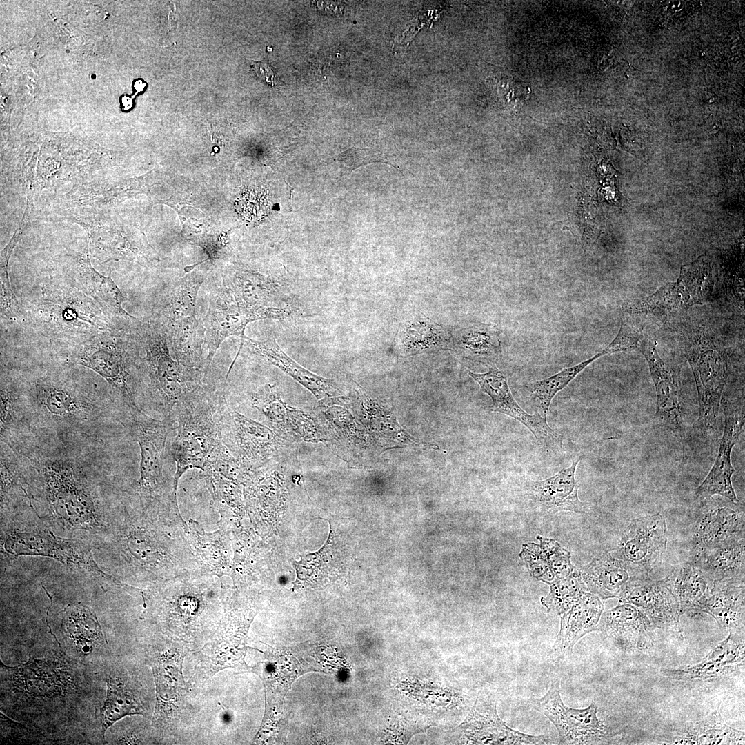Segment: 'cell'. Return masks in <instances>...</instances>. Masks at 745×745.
Masks as SVG:
<instances>
[{
  "instance_id": "cell-1",
  "label": "cell",
  "mask_w": 745,
  "mask_h": 745,
  "mask_svg": "<svg viewBox=\"0 0 745 745\" xmlns=\"http://www.w3.org/2000/svg\"><path fill=\"white\" fill-rule=\"evenodd\" d=\"M23 313L22 321L36 335L71 348L97 335L132 324L115 321L66 277L42 285Z\"/></svg>"
},
{
  "instance_id": "cell-2",
  "label": "cell",
  "mask_w": 745,
  "mask_h": 745,
  "mask_svg": "<svg viewBox=\"0 0 745 745\" xmlns=\"http://www.w3.org/2000/svg\"><path fill=\"white\" fill-rule=\"evenodd\" d=\"M137 322L97 335L71 348L70 360L102 377L130 419L142 412L137 399L146 375Z\"/></svg>"
},
{
  "instance_id": "cell-3",
  "label": "cell",
  "mask_w": 745,
  "mask_h": 745,
  "mask_svg": "<svg viewBox=\"0 0 745 745\" xmlns=\"http://www.w3.org/2000/svg\"><path fill=\"white\" fill-rule=\"evenodd\" d=\"M227 402L224 392L203 384L187 394L175 407L170 418L177 430L171 445L176 465L173 488L191 468L205 470L215 450L222 444L221 426Z\"/></svg>"
},
{
  "instance_id": "cell-4",
  "label": "cell",
  "mask_w": 745,
  "mask_h": 745,
  "mask_svg": "<svg viewBox=\"0 0 745 745\" xmlns=\"http://www.w3.org/2000/svg\"><path fill=\"white\" fill-rule=\"evenodd\" d=\"M667 325L693 372L701 428L704 433L716 437L719 407L727 377L726 355L709 334L687 316Z\"/></svg>"
},
{
  "instance_id": "cell-5",
  "label": "cell",
  "mask_w": 745,
  "mask_h": 745,
  "mask_svg": "<svg viewBox=\"0 0 745 745\" xmlns=\"http://www.w3.org/2000/svg\"><path fill=\"white\" fill-rule=\"evenodd\" d=\"M43 488L52 515L63 526L92 530L101 525L99 499L80 468L61 459L39 464Z\"/></svg>"
},
{
  "instance_id": "cell-6",
  "label": "cell",
  "mask_w": 745,
  "mask_h": 745,
  "mask_svg": "<svg viewBox=\"0 0 745 745\" xmlns=\"http://www.w3.org/2000/svg\"><path fill=\"white\" fill-rule=\"evenodd\" d=\"M138 332L149 379L147 395L155 408L169 419L176 405L204 383L193 381L179 365L165 331L154 319L139 321Z\"/></svg>"
},
{
  "instance_id": "cell-7",
  "label": "cell",
  "mask_w": 745,
  "mask_h": 745,
  "mask_svg": "<svg viewBox=\"0 0 745 745\" xmlns=\"http://www.w3.org/2000/svg\"><path fill=\"white\" fill-rule=\"evenodd\" d=\"M709 260L704 255L681 268L676 281L668 282L651 295L623 305L627 313L657 317L666 324L687 316L697 304L709 301L713 290Z\"/></svg>"
},
{
  "instance_id": "cell-8",
  "label": "cell",
  "mask_w": 745,
  "mask_h": 745,
  "mask_svg": "<svg viewBox=\"0 0 745 745\" xmlns=\"http://www.w3.org/2000/svg\"><path fill=\"white\" fill-rule=\"evenodd\" d=\"M529 702L555 726L560 744H597L607 737V727L597 715V705L591 703L580 709L566 706L562 700L559 681L552 682L541 698L531 699Z\"/></svg>"
},
{
  "instance_id": "cell-9",
  "label": "cell",
  "mask_w": 745,
  "mask_h": 745,
  "mask_svg": "<svg viewBox=\"0 0 745 745\" xmlns=\"http://www.w3.org/2000/svg\"><path fill=\"white\" fill-rule=\"evenodd\" d=\"M29 397L37 412L53 421L70 423L97 417L99 406L74 384L56 375L33 379Z\"/></svg>"
},
{
  "instance_id": "cell-10",
  "label": "cell",
  "mask_w": 745,
  "mask_h": 745,
  "mask_svg": "<svg viewBox=\"0 0 745 745\" xmlns=\"http://www.w3.org/2000/svg\"><path fill=\"white\" fill-rule=\"evenodd\" d=\"M3 547L12 556L48 557L93 575L107 577L97 566L88 548L74 540L59 537L49 530L32 528L12 531L4 539Z\"/></svg>"
},
{
  "instance_id": "cell-11",
  "label": "cell",
  "mask_w": 745,
  "mask_h": 745,
  "mask_svg": "<svg viewBox=\"0 0 745 745\" xmlns=\"http://www.w3.org/2000/svg\"><path fill=\"white\" fill-rule=\"evenodd\" d=\"M209 307L202 322L205 330V344L208 348L205 378L212 361L222 342L230 336H242L246 325L259 320L258 315L240 304L232 291L223 281L222 285H210Z\"/></svg>"
},
{
  "instance_id": "cell-12",
  "label": "cell",
  "mask_w": 745,
  "mask_h": 745,
  "mask_svg": "<svg viewBox=\"0 0 745 745\" xmlns=\"http://www.w3.org/2000/svg\"><path fill=\"white\" fill-rule=\"evenodd\" d=\"M131 422L141 454L139 490L145 499L152 498L159 496L164 488V450L168 435L175 429L174 423L166 418L153 419L143 411Z\"/></svg>"
},
{
  "instance_id": "cell-13",
  "label": "cell",
  "mask_w": 745,
  "mask_h": 745,
  "mask_svg": "<svg viewBox=\"0 0 745 745\" xmlns=\"http://www.w3.org/2000/svg\"><path fill=\"white\" fill-rule=\"evenodd\" d=\"M468 374L478 383L481 390L490 397L492 405L489 409L491 411L505 414L522 423L533 433L538 444L548 451L562 447L563 435L549 426L546 417L537 411L533 415L528 414L516 401L510 390L507 375L503 371L493 365L486 372L469 371Z\"/></svg>"
},
{
  "instance_id": "cell-14",
  "label": "cell",
  "mask_w": 745,
  "mask_h": 745,
  "mask_svg": "<svg viewBox=\"0 0 745 745\" xmlns=\"http://www.w3.org/2000/svg\"><path fill=\"white\" fill-rule=\"evenodd\" d=\"M617 598L620 604L636 606L657 634L682 637L679 604L663 579L653 580L648 577L633 582Z\"/></svg>"
},
{
  "instance_id": "cell-15",
  "label": "cell",
  "mask_w": 745,
  "mask_h": 745,
  "mask_svg": "<svg viewBox=\"0 0 745 745\" xmlns=\"http://www.w3.org/2000/svg\"><path fill=\"white\" fill-rule=\"evenodd\" d=\"M667 544L666 520L659 514L634 519L625 530L611 554L643 573L650 572L659 563Z\"/></svg>"
},
{
  "instance_id": "cell-16",
  "label": "cell",
  "mask_w": 745,
  "mask_h": 745,
  "mask_svg": "<svg viewBox=\"0 0 745 745\" xmlns=\"http://www.w3.org/2000/svg\"><path fill=\"white\" fill-rule=\"evenodd\" d=\"M67 218L86 230L92 254L101 262L121 259L148 260L145 246L127 237L108 212L97 210L87 214L70 215Z\"/></svg>"
},
{
  "instance_id": "cell-17",
  "label": "cell",
  "mask_w": 745,
  "mask_h": 745,
  "mask_svg": "<svg viewBox=\"0 0 745 745\" xmlns=\"http://www.w3.org/2000/svg\"><path fill=\"white\" fill-rule=\"evenodd\" d=\"M724 427L716 459L708 474L695 491L696 499L701 501L718 495L733 501H739L732 485L735 469L731 463V452L744 426V404L722 403Z\"/></svg>"
},
{
  "instance_id": "cell-18",
  "label": "cell",
  "mask_w": 745,
  "mask_h": 745,
  "mask_svg": "<svg viewBox=\"0 0 745 745\" xmlns=\"http://www.w3.org/2000/svg\"><path fill=\"white\" fill-rule=\"evenodd\" d=\"M744 506L725 497L702 501L692 535L693 553L745 533Z\"/></svg>"
},
{
  "instance_id": "cell-19",
  "label": "cell",
  "mask_w": 745,
  "mask_h": 745,
  "mask_svg": "<svg viewBox=\"0 0 745 745\" xmlns=\"http://www.w3.org/2000/svg\"><path fill=\"white\" fill-rule=\"evenodd\" d=\"M461 737L470 744H547L545 735H531L509 727L498 715L496 701L477 698L460 725Z\"/></svg>"
},
{
  "instance_id": "cell-20",
  "label": "cell",
  "mask_w": 745,
  "mask_h": 745,
  "mask_svg": "<svg viewBox=\"0 0 745 745\" xmlns=\"http://www.w3.org/2000/svg\"><path fill=\"white\" fill-rule=\"evenodd\" d=\"M221 441L244 466L266 459L273 446L272 436L268 429L232 410L228 404L223 413Z\"/></svg>"
},
{
  "instance_id": "cell-21",
  "label": "cell",
  "mask_w": 745,
  "mask_h": 745,
  "mask_svg": "<svg viewBox=\"0 0 745 745\" xmlns=\"http://www.w3.org/2000/svg\"><path fill=\"white\" fill-rule=\"evenodd\" d=\"M86 247L72 261L66 277L93 299L103 311L115 321L123 324H132L138 319L123 308L125 298L111 277L99 272L92 266Z\"/></svg>"
},
{
  "instance_id": "cell-22",
  "label": "cell",
  "mask_w": 745,
  "mask_h": 745,
  "mask_svg": "<svg viewBox=\"0 0 745 745\" xmlns=\"http://www.w3.org/2000/svg\"><path fill=\"white\" fill-rule=\"evenodd\" d=\"M602 632L624 649L646 650L655 642L657 633L643 613L634 605L619 603L603 612L597 624Z\"/></svg>"
},
{
  "instance_id": "cell-23",
  "label": "cell",
  "mask_w": 745,
  "mask_h": 745,
  "mask_svg": "<svg viewBox=\"0 0 745 745\" xmlns=\"http://www.w3.org/2000/svg\"><path fill=\"white\" fill-rule=\"evenodd\" d=\"M649 367L657 395L656 415L665 425L680 428L681 391L679 374L659 356L657 344L644 339L639 347Z\"/></svg>"
},
{
  "instance_id": "cell-24",
  "label": "cell",
  "mask_w": 745,
  "mask_h": 745,
  "mask_svg": "<svg viewBox=\"0 0 745 745\" xmlns=\"http://www.w3.org/2000/svg\"><path fill=\"white\" fill-rule=\"evenodd\" d=\"M744 666V634L729 633L700 662L679 669L666 670L665 673L677 681H702L729 676Z\"/></svg>"
},
{
  "instance_id": "cell-25",
  "label": "cell",
  "mask_w": 745,
  "mask_h": 745,
  "mask_svg": "<svg viewBox=\"0 0 745 745\" xmlns=\"http://www.w3.org/2000/svg\"><path fill=\"white\" fill-rule=\"evenodd\" d=\"M582 459V457H579L570 466L562 468L550 477L531 481L529 494L532 502L542 511L549 513L562 510L589 513L588 504L578 497L579 486L575 477L577 466Z\"/></svg>"
},
{
  "instance_id": "cell-26",
  "label": "cell",
  "mask_w": 745,
  "mask_h": 745,
  "mask_svg": "<svg viewBox=\"0 0 745 745\" xmlns=\"http://www.w3.org/2000/svg\"><path fill=\"white\" fill-rule=\"evenodd\" d=\"M165 331L171 354L184 372L195 382L203 384L206 359L203 356L205 330L202 319L188 317Z\"/></svg>"
},
{
  "instance_id": "cell-27",
  "label": "cell",
  "mask_w": 745,
  "mask_h": 745,
  "mask_svg": "<svg viewBox=\"0 0 745 745\" xmlns=\"http://www.w3.org/2000/svg\"><path fill=\"white\" fill-rule=\"evenodd\" d=\"M579 572L588 590L602 599L617 598L629 584L648 577L610 550L595 557Z\"/></svg>"
},
{
  "instance_id": "cell-28",
  "label": "cell",
  "mask_w": 745,
  "mask_h": 745,
  "mask_svg": "<svg viewBox=\"0 0 745 745\" xmlns=\"http://www.w3.org/2000/svg\"><path fill=\"white\" fill-rule=\"evenodd\" d=\"M744 533L693 553L691 561L713 581L744 582Z\"/></svg>"
},
{
  "instance_id": "cell-29",
  "label": "cell",
  "mask_w": 745,
  "mask_h": 745,
  "mask_svg": "<svg viewBox=\"0 0 745 745\" xmlns=\"http://www.w3.org/2000/svg\"><path fill=\"white\" fill-rule=\"evenodd\" d=\"M744 582L714 581L702 614L711 615L724 630L744 633Z\"/></svg>"
},
{
  "instance_id": "cell-30",
  "label": "cell",
  "mask_w": 745,
  "mask_h": 745,
  "mask_svg": "<svg viewBox=\"0 0 745 745\" xmlns=\"http://www.w3.org/2000/svg\"><path fill=\"white\" fill-rule=\"evenodd\" d=\"M603 610L604 605L599 597L588 590L584 592L574 605L562 615L554 649L559 652H570L582 637L592 631H597Z\"/></svg>"
},
{
  "instance_id": "cell-31",
  "label": "cell",
  "mask_w": 745,
  "mask_h": 745,
  "mask_svg": "<svg viewBox=\"0 0 745 745\" xmlns=\"http://www.w3.org/2000/svg\"><path fill=\"white\" fill-rule=\"evenodd\" d=\"M228 279L225 281L240 304L257 313L260 319L275 318L277 307L272 304L279 290L274 280L247 270L233 272Z\"/></svg>"
},
{
  "instance_id": "cell-32",
  "label": "cell",
  "mask_w": 745,
  "mask_h": 745,
  "mask_svg": "<svg viewBox=\"0 0 745 745\" xmlns=\"http://www.w3.org/2000/svg\"><path fill=\"white\" fill-rule=\"evenodd\" d=\"M664 582L676 599L681 615L691 617L702 614L714 581L691 561L675 568Z\"/></svg>"
},
{
  "instance_id": "cell-33",
  "label": "cell",
  "mask_w": 745,
  "mask_h": 745,
  "mask_svg": "<svg viewBox=\"0 0 745 745\" xmlns=\"http://www.w3.org/2000/svg\"><path fill=\"white\" fill-rule=\"evenodd\" d=\"M465 358L493 364L501 355L499 332L494 324L475 323L451 335L449 346Z\"/></svg>"
},
{
  "instance_id": "cell-34",
  "label": "cell",
  "mask_w": 745,
  "mask_h": 745,
  "mask_svg": "<svg viewBox=\"0 0 745 745\" xmlns=\"http://www.w3.org/2000/svg\"><path fill=\"white\" fill-rule=\"evenodd\" d=\"M204 279L203 274H191L180 279L164 296L154 320L164 329L188 317L196 315L197 294Z\"/></svg>"
},
{
  "instance_id": "cell-35",
  "label": "cell",
  "mask_w": 745,
  "mask_h": 745,
  "mask_svg": "<svg viewBox=\"0 0 745 745\" xmlns=\"http://www.w3.org/2000/svg\"><path fill=\"white\" fill-rule=\"evenodd\" d=\"M241 338V344L246 345L252 352L264 357L315 393H325L333 388L331 381L312 374L294 361L281 350L274 339L257 341L245 335Z\"/></svg>"
},
{
  "instance_id": "cell-36",
  "label": "cell",
  "mask_w": 745,
  "mask_h": 745,
  "mask_svg": "<svg viewBox=\"0 0 745 745\" xmlns=\"http://www.w3.org/2000/svg\"><path fill=\"white\" fill-rule=\"evenodd\" d=\"M675 744H742L744 732L725 724L719 711L703 721L678 731L673 737Z\"/></svg>"
},
{
  "instance_id": "cell-37",
  "label": "cell",
  "mask_w": 745,
  "mask_h": 745,
  "mask_svg": "<svg viewBox=\"0 0 745 745\" xmlns=\"http://www.w3.org/2000/svg\"><path fill=\"white\" fill-rule=\"evenodd\" d=\"M399 337L402 349L413 353L447 348L451 339L446 329L423 315L406 321Z\"/></svg>"
},
{
  "instance_id": "cell-38",
  "label": "cell",
  "mask_w": 745,
  "mask_h": 745,
  "mask_svg": "<svg viewBox=\"0 0 745 745\" xmlns=\"http://www.w3.org/2000/svg\"><path fill=\"white\" fill-rule=\"evenodd\" d=\"M64 624L68 635L79 650L87 653L100 645L103 635L95 613L83 605H69L65 610Z\"/></svg>"
},
{
  "instance_id": "cell-39",
  "label": "cell",
  "mask_w": 745,
  "mask_h": 745,
  "mask_svg": "<svg viewBox=\"0 0 745 745\" xmlns=\"http://www.w3.org/2000/svg\"><path fill=\"white\" fill-rule=\"evenodd\" d=\"M608 355L605 348L595 355L579 364L566 368L546 379L535 381L530 388V395L541 414L546 417L552 399L566 388L585 368L602 356Z\"/></svg>"
},
{
  "instance_id": "cell-40",
  "label": "cell",
  "mask_w": 745,
  "mask_h": 745,
  "mask_svg": "<svg viewBox=\"0 0 745 745\" xmlns=\"http://www.w3.org/2000/svg\"><path fill=\"white\" fill-rule=\"evenodd\" d=\"M142 707L134 693L124 683L107 679V695L101 709L103 733L126 715L141 714Z\"/></svg>"
},
{
  "instance_id": "cell-41",
  "label": "cell",
  "mask_w": 745,
  "mask_h": 745,
  "mask_svg": "<svg viewBox=\"0 0 745 745\" xmlns=\"http://www.w3.org/2000/svg\"><path fill=\"white\" fill-rule=\"evenodd\" d=\"M548 584L550 592L547 596L541 598V603L546 608L548 613L559 615L567 612L588 590L579 572L576 570L566 578L555 579Z\"/></svg>"
},
{
  "instance_id": "cell-42",
  "label": "cell",
  "mask_w": 745,
  "mask_h": 745,
  "mask_svg": "<svg viewBox=\"0 0 745 745\" xmlns=\"http://www.w3.org/2000/svg\"><path fill=\"white\" fill-rule=\"evenodd\" d=\"M236 210L248 221L255 223L263 220L270 210L267 192L258 187L246 188L236 201Z\"/></svg>"
},
{
  "instance_id": "cell-43",
  "label": "cell",
  "mask_w": 745,
  "mask_h": 745,
  "mask_svg": "<svg viewBox=\"0 0 745 745\" xmlns=\"http://www.w3.org/2000/svg\"><path fill=\"white\" fill-rule=\"evenodd\" d=\"M540 542L539 546L544 553L548 565L555 579H564L568 577L575 570L570 562V553L562 548L554 539L537 537Z\"/></svg>"
},
{
  "instance_id": "cell-44",
  "label": "cell",
  "mask_w": 745,
  "mask_h": 745,
  "mask_svg": "<svg viewBox=\"0 0 745 745\" xmlns=\"http://www.w3.org/2000/svg\"><path fill=\"white\" fill-rule=\"evenodd\" d=\"M124 552L133 558L135 562L145 565L155 560L156 549L150 536L141 529H135L129 532L123 540Z\"/></svg>"
},
{
  "instance_id": "cell-45",
  "label": "cell",
  "mask_w": 745,
  "mask_h": 745,
  "mask_svg": "<svg viewBox=\"0 0 745 745\" xmlns=\"http://www.w3.org/2000/svg\"><path fill=\"white\" fill-rule=\"evenodd\" d=\"M519 556L530 575L537 580L548 584L556 579L539 545L533 542L524 544Z\"/></svg>"
},
{
  "instance_id": "cell-46",
  "label": "cell",
  "mask_w": 745,
  "mask_h": 745,
  "mask_svg": "<svg viewBox=\"0 0 745 745\" xmlns=\"http://www.w3.org/2000/svg\"><path fill=\"white\" fill-rule=\"evenodd\" d=\"M19 402V393L10 384L1 379V433L8 429L16 421Z\"/></svg>"
},
{
  "instance_id": "cell-47",
  "label": "cell",
  "mask_w": 745,
  "mask_h": 745,
  "mask_svg": "<svg viewBox=\"0 0 745 745\" xmlns=\"http://www.w3.org/2000/svg\"><path fill=\"white\" fill-rule=\"evenodd\" d=\"M396 726L395 731L397 736L396 737L397 740L402 744L408 743L412 736L428 728L426 726L421 727L422 726H419L415 722L408 720L404 717L397 723Z\"/></svg>"
},
{
  "instance_id": "cell-48",
  "label": "cell",
  "mask_w": 745,
  "mask_h": 745,
  "mask_svg": "<svg viewBox=\"0 0 745 745\" xmlns=\"http://www.w3.org/2000/svg\"><path fill=\"white\" fill-rule=\"evenodd\" d=\"M251 67L257 77L272 86L277 84L278 79L273 68L266 60L251 61Z\"/></svg>"
}]
</instances>
